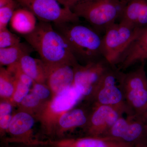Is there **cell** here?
<instances>
[{"label":"cell","mask_w":147,"mask_h":147,"mask_svg":"<svg viewBox=\"0 0 147 147\" xmlns=\"http://www.w3.org/2000/svg\"><path fill=\"white\" fill-rule=\"evenodd\" d=\"M23 37L47 65L65 64L75 67L80 64L51 23L39 21L33 31Z\"/></svg>","instance_id":"1"},{"label":"cell","mask_w":147,"mask_h":147,"mask_svg":"<svg viewBox=\"0 0 147 147\" xmlns=\"http://www.w3.org/2000/svg\"><path fill=\"white\" fill-rule=\"evenodd\" d=\"M52 24L65 39L80 64L86 65L103 58L102 36L89 25L81 24V21Z\"/></svg>","instance_id":"2"},{"label":"cell","mask_w":147,"mask_h":147,"mask_svg":"<svg viewBox=\"0 0 147 147\" xmlns=\"http://www.w3.org/2000/svg\"><path fill=\"white\" fill-rule=\"evenodd\" d=\"M125 5L119 0H82L71 9L100 34L119 20Z\"/></svg>","instance_id":"3"},{"label":"cell","mask_w":147,"mask_h":147,"mask_svg":"<svg viewBox=\"0 0 147 147\" xmlns=\"http://www.w3.org/2000/svg\"><path fill=\"white\" fill-rule=\"evenodd\" d=\"M83 99L81 92L74 85L53 96L35 115L40 123L43 133L53 136L61 116L76 106Z\"/></svg>","instance_id":"4"},{"label":"cell","mask_w":147,"mask_h":147,"mask_svg":"<svg viewBox=\"0 0 147 147\" xmlns=\"http://www.w3.org/2000/svg\"><path fill=\"white\" fill-rule=\"evenodd\" d=\"M145 62L135 70L124 73L119 70L118 79L127 106L133 113L142 116L147 111V76Z\"/></svg>","instance_id":"5"},{"label":"cell","mask_w":147,"mask_h":147,"mask_svg":"<svg viewBox=\"0 0 147 147\" xmlns=\"http://www.w3.org/2000/svg\"><path fill=\"white\" fill-rule=\"evenodd\" d=\"M142 29L119 22L105 30L102 36V55L111 66L117 67L122 56Z\"/></svg>","instance_id":"6"},{"label":"cell","mask_w":147,"mask_h":147,"mask_svg":"<svg viewBox=\"0 0 147 147\" xmlns=\"http://www.w3.org/2000/svg\"><path fill=\"white\" fill-rule=\"evenodd\" d=\"M118 73L117 67H112L109 69L102 78L90 102L114 107L127 116L134 115L127 106L120 86Z\"/></svg>","instance_id":"7"},{"label":"cell","mask_w":147,"mask_h":147,"mask_svg":"<svg viewBox=\"0 0 147 147\" xmlns=\"http://www.w3.org/2000/svg\"><path fill=\"white\" fill-rule=\"evenodd\" d=\"M33 13L39 21L52 24L76 22L80 18L70 9L62 7L57 0H16Z\"/></svg>","instance_id":"8"},{"label":"cell","mask_w":147,"mask_h":147,"mask_svg":"<svg viewBox=\"0 0 147 147\" xmlns=\"http://www.w3.org/2000/svg\"><path fill=\"white\" fill-rule=\"evenodd\" d=\"M112 67L102 58L94 62L86 65L79 64L74 67V85L81 92L83 99L90 102L103 76Z\"/></svg>","instance_id":"9"},{"label":"cell","mask_w":147,"mask_h":147,"mask_svg":"<svg viewBox=\"0 0 147 147\" xmlns=\"http://www.w3.org/2000/svg\"><path fill=\"white\" fill-rule=\"evenodd\" d=\"M105 137L119 139L133 145L147 144V122L141 116H122Z\"/></svg>","instance_id":"10"},{"label":"cell","mask_w":147,"mask_h":147,"mask_svg":"<svg viewBox=\"0 0 147 147\" xmlns=\"http://www.w3.org/2000/svg\"><path fill=\"white\" fill-rule=\"evenodd\" d=\"M36 119L33 115L21 110L13 113L7 134L6 144L16 143L27 146H37L40 141L35 137L33 127Z\"/></svg>","instance_id":"11"},{"label":"cell","mask_w":147,"mask_h":147,"mask_svg":"<svg viewBox=\"0 0 147 147\" xmlns=\"http://www.w3.org/2000/svg\"><path fill=\"white\" fill-rule=\"evenodd\" d=\"M124 114L117 108L92 103L88 121L84 128L86 136L105 137Z\"/></svg>","instance_id":"12"},{"label":"cell","mask_w":147,"mask_h":147,"mask_svg":"<svg viewBox=\"0 0 147 147\" xmlns=\"http://www.w3.org/2000/svg\"><path fill=\"white\" fill-rule=\"evenodd\" d=\"M92 107V103L87 101L86 105L75 106L63 115L58 121L54 136L61 139L67 131L80 127L84 129L88 121Z\"/></svg>","instance_id":"13"},{"label":"cell","mask_w":147,"mask_h":147,"mask_svg":"<svg viewBox=\"0 0 147 147\" xmlns=\"http://www.w3.org/2000/svg\"><path fill=\"white\" fill-rule=\"evenodd\" d=\"M46 65V84L51 90L53 96L73 86L75 67L65 64Z\"/></svg>","instance_id":"14"},{"label":"cell","mask_w":147,"mask_h":147,"mask_svg":"<svg viewBox=\"0 0 147 147\" xmlns=\"http://www.w3.org/2000/svg\"><path fill=\"white\" fill-rule=\"evenodd\" d=\"M46 144L71 147H134L133 145L109 137L90 136L78 138H65L48 140Z\"/></svg>","instance_id":"15"},{"label":"cell","mask_w":147,"mask_h":147,"mask_svg":"<svg viewBox=\"0 0 147 147\" xmlns=\"http://www.w3.org/2000/svg\"><path fill=\"white\" fill-rule=\"evenodd\" d=\"M147 60V27L142 29L138 36L122 56L117 66L119 70H126L138 63Z\"/></svg>","instance_id":"16"},{"label":"cell","mask_w":147,"mask_h":147,"mask_svg":"<svg viewBox=\"0 0 147 147\" xmlns=\"http://www.w3.org/2000/svg\"><path fill=\"white\" fill-rule=\"evenodd\" d=\"M119 22L137 29L147 27V0H129L124 7Z\"/></svg>","instance_id":"17"},{"label":"cell","mask_w":147,"mask_h":147,"mask_svg":"<svg viewBox=\"0 0 147 147\" xmlns=\"http://www.w3.org/2000/svg\"><path fill=\"white\" fill-rule=\"evenodd\" d=\"M14 31L22 35L30 34L36 27V18L30 11L22 7L14 11L10 22Z\"/></svg>","instance_id":"18"},{"label":"cell","mask_w":147,"mask_h":147,"mask_svg":"<svg viewBox=\"0 0 147 147\" xmlns=\"http://www.w3.org/2000/svg\"><path fill=\"white\" fill-rule=\"evenodd\" d=\"M19 63L24 72L34 82L46 84L47 68L45 63L41 59L26 55L21 58Z\"/></svg>","instance_id":"19"},{"label":"cell","mask_w":147,"mask_h":147,"mask_svg":"<svg viewBox=\"0 0 147 147\" xmlns=\"http://www.w3.org/2000/svg\"><path fill=\"white\" fill-rule=\"evenodd\" d=\"M34 51L32 47L27 42H21L11 47L0 48L1 67H7L19 62L23 57L30 55Z\"/></svg>","instance_id":"20"},{"label":"cell","mask_w":147,"mask_h":147,"mask_svg":"<svg viewBox=\"0 0 147 147\" xmlns=\"http://www.w3.org/2000/svg\"><path fill=\"white\" fill-rule=\"evenodd\" d=\"M16 79L7 69L0 68V98L1 100L10 101L16 86Z\"/></svg>","instance_id":"21"},{"label":"cell","mask_w":147,"mask_h":147,"mask_svg":"<svg viewBox=\"0 0 147 147\" xmlns=\"http://www.w3.org/2000/svg\"><path fill=\"white\" fill-rule=\"evenodd\" d=\"M46 102L40 100L34 94L30 92L18 105V110L25 111L35 116Z\"/></svg>","instance_id":"22"},{"label":"cell","mask_w":147,"mask_h":147,"mask_svg":"<svg viewBox=\"0 0 147 147\" xmlns=\"http://www.w3.org/2000/svg\"><path fill=\"white\" fill-rule=\"evenodd\" d=\"M19 6L16 0H12L8 4L0 8V30L7 28L14 11Z\"/></svg>","instance_id":"23"},{"label":"cell","mask_w":147,"mask_h":147,"mask_svg":"<svg viewBox=\"0 0 147 147\" xmlns=\"http://www.w3.org/2000/svg\"><path fill=\"white\" fill-rule=\"evenodd\" d=\"M20 42V37L12 33L7 28L0 30V48L11 47Z\"/></svg>","instance_id":"24"},{"label":"cell","mask_w":147,"mask_h":147,"mask_svg":"<svg viewBox=\"0 0 147 147\" xmlns=\"http://www.w3.org/2000/svg\"><path fill=\"white\" fill-rule=\"evenodd\" d=\"M7 69L13 74L16 79L28 86L31 89L34 81L24 72L21 68L19 62L7 66Z\"/></svg>","instance_id":"25"},{"label":"cell","mask_w":147,"mask_h":147,"mask_svg":"<svg viewBox=\"0 0 147 147\" xmlns=\"http://www.w3.org/2000/svg\"><path fill=\"white\" fill-rule=\"evenodd\" d=\"M16 86L10 102L14 106L20 104L30 91L31 88L16 79Z\"/></svg>","instance_id":"26"},{"label":"cell","mask_w":147,"mask_h":147,"mask_svg":"<svg viewBox=\"0 0 147 147\" xmlns=\"http://www.w3.org/2000/svg\"><path fill=\"white\" fill-rule=\"evenodd\" d=\"M30 92L45 102L49 101L53 97L52 92L46 84L34 82Z\"/></svg>","instance_id":"27"},{"label":"cell","mask_w":147,"mask_h":147,"mask_svg":"<svg viewBox=\"0 0 147 147\" xmlns=\"http://www.w3.org/2000/svg\"><path fill=\"white\" fill-rule=\"evenodd\" d=\"M13 115V113L0 117V135L1 138H3L7 134Z\"/></svg>","instance_id":"28"},{"label":"cell","mask_w":147,"mask_h":147,"mask_svg":"<svg viewBox=\"0 0 147 147\" xmlns=\"http://www.w3.org/2000/svg\"><path fill=\"white\" fill-rule=\"evenodd\" d=\"M13 104L10 101L1 100L0 102V117L13 114Z\"/></svg>","instance_id":"29"},{"label":"cell","mask_w":147,"mask_h":147,"mask_svg":"<svg viewBox=\"0 0 147 147\" xmlns=\"http://www.w3.org/2000/svg\"><path fill=\"white\" fill-rule=\"evenodd\" d=\"M57 1L61 5L63 6L64 7L71 9L73 6L82 0H57Z\"/></svg>","instance_id":"30"},{"label":"cell","mask_w":147,"mask_h":147,"mask_svg":"<svg viewBox=\"0 0 147 147\" xmlns=\"http://www.w3.org/2000/svg\"><path fill=\"white\" fill-rule=\"evenodd\" d=\"M12 0H0V8L8 4Z\"/></svg>","instance_id":"31"},{"label":"cell","mask_w":147,"mask_h":147,"mask_svg":"<svg viewBox=\"0 0 147 147\" xmlns=\"http://www.w3.org/2000/svg\"><path fill=\"white\" fill-rule=\"evenodd\" d=\"M43 145H47V146H48V147H71L69 146H58V145L49 144H45Z\"/></svg>","instance_id":"32"},{"label":"cell","mask_w":147,"mask_h":147,"mask_svg":"<svg viewBox=\"0 0 147 147\" xmlns=\"http://www.w3.org/2000/svg\"><path fill=\"white\" fill-rule=\"evenodd\" d=\"M141 116V117H142L147 122V111L146 112V113H145L143 115H142V116Z\"/></svg>","instance_id":"33"},{"label":"cell","mask_w":147,"mask_h":147,"mask_svg":"<svg viewBox=\"0 0 147 147\" xmlns=\"http://www.w3.org/2000/svg\"><path fill=\"white\" fill-rule=\"evenodd\" d=\"M134 147H147L146 144H139L134 146Z\"/></svg>","instance_id":"34"},{"label":"cell","mask_w":147,"mask_h":147,"mask_svg":"<svg viewBox=\"0 0 147 147\" xmlns=\"http://www.w3.org/2000/svg\"><path fill=\"white\" fill-rule=\"evenodd\" d=\"M119 1L125 4H126V3H127L129 0H119Z\"/></svg>","instance_id":"35"}]
</instances>
